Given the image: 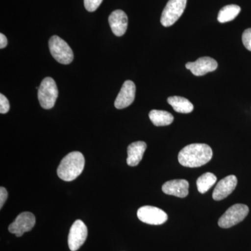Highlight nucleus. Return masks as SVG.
<instances>
[{"instance_id":"nucleus-15","label":"nucleus","mask_w":251,"mask_h":251,"mask_svg":"<svg viewBox=\"0 0 251 251\" xmlns=\"http://www.w3.org/2000/svg\"><path fill=\"white\" fill-rule=\"evenodd\" d=\"M146 149L147 144L145 142L138 141L130 144L127 149V164L131 167L138 166L143 159L144 153Z\"/></svg>"},{"instance_id":"nucleus-12","label":"nucleus","mask_w":251,"mask_h":251,"mask_svg":"<svg viewBox=\"0 0 251 251\" xmlns=\"http://www.w3.org/2000/svg\"><path fill=\"white\" fill-rule=\"evenodd\" d=\"M237 184V179L234 175H229L218 183L213 192V199L219 201L227 198L233 192Z\"/></svg>"},{"instance_id":"nucleus-2","label":"nucleus","mask_w":251,"mask_h":251,"mask_svg":"<svg viewBox=\"0 0 251 251\" xmlns=\"http://www.w3.org/2000/svg\"><path fill=\"white\" fill-rule=\"evenodd\" d=\"M85 158L82 153L73 151L64 157L57 168V175L61 179L72 181L82 173L85 167Z\"/></svg>"},{"instance_id":"nucleus-17","label":"nucleus","mask_w":251,"mask_h":251,"mask_svg":"<svg viewBox=\"0 0 251 251\" xmlns=\"http://www.w3.org/2000/svg\"><path fill=\"white\" fill-rule=\"evenodd\" d=\"M168 102L174 109L175 111L180 112V113H190L194 109L193 103L184 97H177V96L171 97L168 99Z\"/></svg>"},{"instance_id":"nucleus-13","label":"nucleus","mask_w":251,"mask_h":251,"mask_svg":"<svg viewBox=\"0 0 251 251\" xmlns=\"http://www.w3.org/2000/svg\"><path fill=\"white\" fill-rule=\"evenodd\" d=\"M109 24L113 34L122 36L125 34L128 27V17L122 10L114 11L108 18Z\"/></svg>"},{"instance_id":"nucleus-20","label":"nucleus","mask_w":251,"mask_h":251,"mask_svg":"<svg viewBox=\"0 0 251 251\" xmlns=\"http://www.w3.org/2000/svg\"><path fill=\"white\" fill-rule=\"evenodd\" d=\"M103 0H84L85 9L90 12H93L98 9Z\"/></svg>"},{"instance_id":"nucleus-9","label":"nucleus","mask_w":251,"mask_h":251,"mask_svg":"<svg viewBox=\"0 0 251 251\" xmlns=\"http://www.w3.org/2000/svg\"><path fill=\"white\" fill-rule=\"evenodd\" d=\"M36 224V218L31 212H23L17 216L16 220L9 226L11 233L16 234V237L23 236L25 232H29Z\"/></svg>"},{"instance_id":"nucleus-21","label":"nucleus","mask_w":251,"mask_h":251,"mask_svg":"<svg viewBox=\"0 0 251 251\" xmlns=\"http://www.w3.org/2000/svg\"><path fill=\"white\" fill-rule=\"evenodd\" d=\"M242 42L246 49L251 51V28L246 29L243 33Z\"/></svg>"},{"instance_id":"nucleus-6","label":"nucleus","mask_w":251,"mask_h":251,"mask_svg":"<svg viewBox=\"0 0 251 251\" xmlns=\"http://www.w3.org/2000/svg\"><path fill=\"white\" fill-rule=\"evenodd\" d=\"M249 212V207L245 204H237L230 206L220 218L219 226L222 228H229L244 221Z\"/></svg>"},{"instance_id":"nucleus-19","label":"nucleus","mask_w":251,"mask_h":251,"mask_svg":"<svg viewBox=\"0 0 251 251\" xmlns=\"http://www.w3.org/2000/svg\"><path fill=\"white\" fill-rule=\"evenodd\" d=\"M216 181H217V178L213 173H204L197 180L198 191L202 194H204L216 184Z\"/></svg>"},{"instance_id":"nucleus-3","label":"nucleus","mask_w":251,"mask_h":251,"mask_svg":"<svg viewBox=\"0 0 251 251\" xmlns=\"http://www.w3.org/2000/svg\"><path fill=\"white\" fill-rule=\"evenodd\" d=\"M57 97L58 89L55 81L52 77H45L38 90V99L41 106L46 110L53 108Z\"/></svg>"},{"instance_id":"nucleus-18","label":"nucleus","mask_w":251,"mask_h":251,"mask_svg":"<svg viewBox=\"0 0 251 251\" xmlns=\"http://www.w3.org/2000/svg\"><path fill=\"white\" fill-rule=\"evenodd\" d=\"M241 11L240 6L235 4L227 5L220 10L218 15V21L221 23L233 21Z\"/></svg>"},{"instance_id":"nucleus-7","label":"nucleus","mask_w":251,"mask_h":251,"mask_svg":"<svg viewBox=\"0 0 251 251\" xmlns=\"http://www.w3.org/2000/svg\"><path fill=\"white\" fill-rule=\"evenodd\" d=\"M137 215L142 222L154 226L163 224L168 220L166 213L156 206H142L138 209Z\"/></svg>"},{"instance_id":"nucleus-4","label":"nucleus","mask_w":251,"mask_h":251,"mask_svg":"<svg viewBox=\"0 0 251 251\" xmlns=\"http://www.w3.org/2000/svg\"><path fill=\"white\" fill-rule=\"evenodd\" d=\"M49 49L52 57L62 64H69L74 59V52L69 44L57 36L50 39Z\"/></svg>"},{"instance_id":"nucleus-24","label":"nucleus","mask_w":251,"mask_h":251,"mask_svg":"<svg viewBox=\"0 0 251 251\" xmlns=\"http://www.w3.org/2000/svg\"><path fill=\"white\" fill-rule=\"evenodd\" d=\"M8 41L6 39V36L3 34L2 33L0 34V49H3L7 46Z\"/></svg>"},{"instance_id":"nucleus-16","label":"nucleus","mask_w":251,"mask_h":251,"mask_svg":"<svg viewBox=\"0 0 251 251\" xmlns=\"http://www.w3.org/2000/svg\"><path fill=\"white\" fill-rule=\"evenodd\" d=\"M150 120L156 126H164L171 125L174 117L170 112L164 110H152L149 114Z\"/></svg>"},{"instance_id":"nucleus-10","label":"nucleus","mask_w":251,"mask_h":251,"mask_svg":"<svg viewBox=\"0 0 251 251\" xmlns=\"http://www.w3.org/2000/svg\"><path fill=\"white\" fill-rule=\"evenodd\" d=\"M218 67V63L215 59L209 57H203L198 59L196 62H188L186 69L191 71L196 76H202L207 73L215 71Z\"/></svg>"},{"instance_id":"nucleus-22","label":"nucleus","mask_w":251,"mask_h":251,"mask_svg":"<svg viewBox=\"0 0 251 251\" xmlns=\"http://www.w3.org/2000/svg\"><path fill=\"white\" fill-rule=\"evenodd\" d=\"M9 100L2 94H0V113H7L9 111Z\"/></svg>"},{"instance_id":"nucleus-14","label":"nucleus","mask_w":251,"mask_h":251,"mask_svg":"<svg viewBox=\"0 0 251 251\" xmlns=\"http://www.w3.org/2000/svg\"><path fill=\"white\" fill-rule=\"evenodd\" d=\"M189 184L185 179H175L167 181L162 186L163 193L167 195L185 198L188 195Z\"/></svg>"},{"instance_id":"nucleus-11","label":"nucleus","mask_w":251,"mask_h":251,"mask_svg":"<svg viewBox=\"0 0 251 251\" xmlns=\"http://www.w3.org/2000/svg\"><path fill=\"white\" fill-rule=\"evenodd\" d=\"M135 91L136 87L134 82L130 80L125 81L115 100V108L124 109L131 105L135 100Z\"/></svg>"},{"instance_id":"nucleus-5","label":"nucleus","mask_w":251,"mask_h":251,"mask_svg":"<svg viewBox=\"0 0 251 251\" xmlns=\"http://www.w3.org/2000/svg\"><path fill=\"white\" fill-rule=\"evenodd\" d=\"M186 3L187 0H169L162 13L161 24L166 27L174 25L184 13Z\"/></svg>"},{"instance_id":"nucleus-23","label":"nucleus","mask_w":251,"mask_h":251,"mask_svg":"<svg viewBox=\"0 0 251 251\" xmlns=\"http://www.w3.org/2000/svg\"><path fill=\"white\" fill-rule=\"evenodd\" d=\"M8 198V192L6 188L1 186L0 188V209L3 207Z\"/></svg>"},{"instance_id":"nucleus-1","label":"nucleus","mask_w":251,"mask_h":251,"mask_svg":"<svg viewBox=\"0 0 251 251\" xmlns=\"http://www.w3.org/2000/svg\"><path fill=\"white\" fill-rule=\"evenodd\" d=\"M212 156V150L209 145L195 143L183 148L178 155V160L181 166L187 168H198L210 161Z\"/></svg>"},{"instance_id":"nucleus-8","label":"nucleus","mask_w":251,"mask_h":251,"mask_svg":"<svg viewBox=\"0 0 251 251\" xmlns=\"http://www.w3.org/2000/svg\"><path fill=\"white\" fill-rule=\"evenodd\" d=\"M87 227L81 220H77L72 225L68 237V244L72 251H76L85 243L87 237Z\"/></svg>"}]
</instances>
